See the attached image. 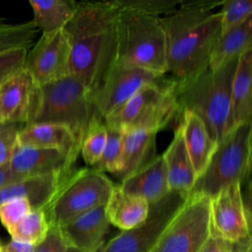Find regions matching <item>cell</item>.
Listing matches in <instances>:
<instances>
[{
    "label": "cell",
    "mask_w": 252,
    "mask_h": 252,
    "mask_svg": "<svg viewBox=\"0 0 252 252\" xmlns=\"http://www.w3.org/2000/svg\"><path fill=\"white\" fill-rule=\"evenodd\" d=\"M211 234V198L191 193L150 252H199Z\"/></svg>",
    "instance_id": "cell-9"
},
{
    "label": "cell",
    "mask_w": 252,
    "mask_h": 252,
    "mask_svg": "<svg viewBox=\"0 0 252 252\" xmlns=\"http://www.w3.org/2000/svg\"><path fill=\"white\" fill-rule=\"evenodd\" d=\"M149 203L140 197L126 194L114 184L105 205V216L110 224L128 230L141 224L148 217Z\"/></svg>",
    "instance_id": "cell-23"
},
{
    "label": "cell",
    "mask_w": 252,
    "mask_h": 252,
    "mask_svg": "<svg viewBox=\"0 0 252 252\" xmlns=\"http://www.w3.org/2000/svg\"><path fill=\"white\" fill-rule=\"evenodd\" d=\"M24 69L36 86L70 75V47L64 31L41 34L28 51Z\"/></svg>",
    "instance_id": "cell-12"
},
{
    "label": "cell",
    "mask_w": 252,
    "mask_h": 252,
    "mask_svg": "<svg viewBox=\"0 0 252 252\" xmlns=\"http://www.w3.org/2000/svg\"><path fill=\"white\" fill-rule=\"evenodd\" d=\"M49 223L43 210H32L10 231L12 239L29 242L33 245L39 243L46 235Z\"/></svg>",
    "instance_id": "cell-27"
},
{
    "label": "cell",
    "mask_w": 252,
    "mask_h": 252,
    "mask_svg": "<svg viewBox=\"0 0 252 252\" xmlns=\"http://www.w3.org/2000/svg\"><path fill=\"white\" fill-rule=\"evenodd\" d=\"M114 5L121 10H131L160 17L174 12L180 1L174 0H114Z\"/></svg>",
    "instance_id": "cell-32"
},
{
    "label": "cell",
    "mask_w": 252,
    "mask_h": 252,
    "mask_svg": "<svg viewBox=\"0 0 252 252\" xmlns=\"http://www.w3.org/2000/svg\"><path fill=\"white\" fill-rule=\"evenodd\" d=\"M0 252H4V245L0 241Z\"/></svg>",
    "instance_id": "cell-43"
},
{
    "label": "cell",
    "mask_w": 252,
    "mask_h": 252,
    "mask_svg": "<svg viewBox=\"0 0 252 252\" xmlns=\"http://www.w3.org/2000/svg\"><path fill=\"white\" fill-rule=\"evenodd\" d=\"M29 3L33 13L32 22L42 34L62 31L75 11L74 1L30 0Z\"/></svg>",
    "instance_id": "cell-26"
},
{
    "label": "cell",
    "mask_w": 252,
    "mask_h": 252,
    "mask_svg": "<svg viewBox=\"0 0 252 252\" xmlns=\"http://www.w3.org/2000/svg\"><path fill=\"white\" fill-rule=\"evenodd\" d=\"M67 252H81V251H79V250H77V249H75V248L70 247V248H69V250H68Z\"/></svg>",
    "instance_id": "cell-40"
},
{
    "label": "cell",
    "mask_w": 252,
    "mask_h": 252,
    "mask_svg": "<svg viewBox=\"0 0 252 252\" xmlns=\"http://www.w3.org/2000/svg\"><path fill=\"white\" fill-rule=\"evenodd\" d=\"M107 139V128L103 121L96 120L89 128L80 148V153L88 165L92 167L98 161Z\"/></svg>",
    "instance_id": "cell-29"
},
{
    "label": "cell",
    "mask_w": 252,
    "mask_h": 252,
    "mask_svg": "<svg viewBox=\"0 0 252 252\" xmlns=\"http://www.w3.org/2000/svg\"><path fill=\"white\" fill-rule=\"evenodd\" d=\"M96 120L100 119L95 115L90 93L78 79L69 75L37 86L33 108L27 124L64 125L72 131L81 148L89 128Z\"/></svg>",
    "instance_id": "cell-4"
},
{
    "label": "cell",
    "mask_w": 252,
    "mask_h": 252,
    "mask_svg": "<svg viewBox=\"0 0 252 252\" xmlns=\"http://www.w3.org/2000/svg\"><path fill=\"white\" fill-rule=\"evenodd\" d=\"M221 1H180L172 13L160 17L165 34L166 75L177 86L197 77L209 66L213 46L220 34Z\"/></svg>",
    "instance_id": "cell-2"
},
{
    "label": "cell",
    "mask_w": 252,
    "mask_h": 252,
    "mask_svg": "<svg viewBox=\"0 0 252 252\" xmlns=\"http://www.w3.org/2000/svg\"><path fill=\"white\" fill-rule=\"evenodd\" d=\"M33 248L34 245L32 243L11 239L4 246V252H32Z\"/></svg>",
    "instance_id": "cell-38"
},
{
    "label": "cell",
    "mask_w": 252,
    "mask_h": 252,
    "mask_svg": "<svg viewBox=\"0 0 252 252\" xmlns=\"http://www.w3.org/2000/svg\"><path fill=\"white\" fill-rule=\"evenodd\" d=\"M105 205L94 208L59 227L70 247L81 252H97L109 227Z\"/></svg>",
    "instance_id": "cell-17"
},
{
    "label": "cell",
    "mask_w": 252,
    "mask_h": 252,
    "mask_svg": "<svg viewBox=\"0 0 252 252\" xmlns=\"http://www.w3.org/2000/svg\"><path fill=\"white\" fill-rule=\"evenodd\" d=\"M29 49L19 48L0 55V86L14 74L24 69Z\"/></svg>",
    "instance_id": "cell-34"
},
{
    "label": "cell",
    "mask_w": 252,
    "mask_h": 252,
    "mask_svg": "<svg viewBox=\"0 0 252 252\" xmlns=\"http://www.w3.org/2000/svg\"><path fill=\"white\" fill-rule=\"evenodd\" d=\"M249 211L241 185L233 183L211 198L212 233L230 243L250 238Z\"/></svg>",
    "instance_id": "cell-13"
},
{
    "label": "cell",
    "mask_w": 252,
    "mask_h": 252,
    "mask_svg": "<svg viewBox=\"0 0 252 252\" xmlns=\"http://www.w3.org/2000/svg\"><path fill=\"white\" fill-rule=\"evenodd\" d=\"M16 181L15 178L12 176L10 170H9V166L8 164L1 167L0 168V187L5 185V184H8L10 182H14Z\"/></svg>",
    "instance_id": "cell-39"
},
{
    "label": "cell",
    "mask_w": 252,
    "mask_h": 252,
    "mask_svg": "<svg viewBox=\"0 0 252 252\" xmlns=\"http://www.w3.org/2000/svg\"><path fill=\"white\" fill-rule=\"evenodd\" d=\"M75 167L10 182L0 187V205L16 198H26L32 210H45Z\"/></svg>",
    "instance_id": "cell-15"
},
{
    "label": "cell",
    "mask_w": 252,
    "mask_h": 252,
    "mask_svg": "<svg viewBox=\"0 0 252 252\" xmlns=\"http://www.w3.org/2000/svg\"><path fill=\"white\" fill-rule=\"evenodd\" d=\"M220 16V33L234 29L248 19L252 18L251 0H225L221 1Z\"/></svg>",
    "instance_id": "cell-31"
},
{
    "label": "cell",
    "mask_w": 252,
    "mask_h": 252,
    "mask_svg": "<svg viewBox=\"0 0 252 252\" xmlns=\"http://www.w3.org/2000/svg\"><path fill=\"white\" fill-rule=\"evenodd\" d=\"M114 183L93 168H75L51 203L43 210L49 226H61L74 218L106 205Z\"/></svg>",
    "instance_id": "cell-8"
},
{
    "label": "cell",
    "mask_w": 252,
    "mask_h": 252,
    "mask_svg": "<svg viewBox=\"0 0 252 252\" xmlns=\"http://www.w3.org/2000/svg\"><path fill=\"white\" fill-rule=\"evenodd\" d=\"M37 32L38 30L32 21L21 24L6 23L0 26V55L14 49H29Z\"/></svg>",
    "instance_id": "cell-28"
},
{
    "label": "cell",
    "mask_w": 252,
    "mask_h": 252,
    "mask_svg": "<svg viewBox=\"0 0 252 252\" xmlns=\"http://www.w3.org/2000/svg\"><path fill=\"white\" fill-rule=\"evenodd\" d=\"M117 14L113 1L75 2L74 14L63 29L70 47V75L90 95L116 61Z\"/></svg>",
    "instance_id": "cell-1"
},
{
    "label": "cell",
    "mask_w": 252,
    "mask_h": 252,
    "mask_svg": "<svg viewBox=\"0 0 252 252\" xmlns=\"http://www.w3.org/2000/svg\"><path fill=\"white\" fill-rule=\"evenodd\" d=\"M157 131L146 129L124 132L119 168L113 175L122 181L150 162L157 156Z\"/></svg>",
    "instance_id": "cell-22"
},
{
    "label": "cell",
    "mask_w": 252,
    "mask_h": 252,
    "mask_svg": "<svg viewBox=\"0 0 252 252\" xmlns=\"http://www.w3.org/2000/svg\"><path fill=\"white\" fill-rule=\"evenodd\" d=\"M252 18L242 25L219 35L216 40L209 61V68L218 69L228 62L238 59L251 46Z\"/></svg>",
    "instance_id": "cell-25"
},
{
    "label": "cell",
    "mask_w": 252,
    "mask_h": 252,
    "mask_svg": "<svg viewBox=\"0 0 252 252\" xmlns=\"http://www.w3.org/2000/svg\"><path fill=\"white\" fill-rule=\"evenodd\" d=\"M126 194L145 199L149 204L164 197L168 192L165 163L161 155L124 178L118 184Z\"/></svg>",
    "instance_id": "cell-19"
},
{
    "label": "cell",
    "mask_w": 252,
    "mask_h": 252,
    "mask_svg": "<svg viewBox=\"0 0 252 252\" xmlns=\"http://www.w3.org/2000/svg\"><path fill=\"white\" fill-rule=\"evenodd\" d=\"M252 48L240 55L231 83V117L233 127L251 122Z\"/></svg>",
    "instance_id": "cell-24"
},
{
    "label": "cell",
    "mask_w": 252,
    "mask_h": 252,
    "mask_svg": "<svg viewBox=\"0 0 252 252\" xmlns=\"http://www.w3.org/2000/svg\"><path fill=\"white\" fill-rule=\"evenodd\" d=\"M238 59L212 70L209 67L188 83L177 86L180 113H196L212 139L220 143L234 128L231 117V83Z\"/></svg>",
    "instance_id": "cell-3"
},
{
    "label": "cell",
    "mask_w": 252,
    "mask_h": 252,
    "mask_svg": "<svg viewBox=\"0 0 252 252\" xmlns=\"http://www.w3.org/2000/svg\"><path fill=\"white\" fill-rule=\"evenodd\" d=\"M174 121L179 123L177 84L173 80L143 88L103 119L106 127L123 132L137 129L158 132Z\"/></svg>",
    "instance_id": "cell-6"
},
{
    "label": "cell",
    "mask_w": 252,
    "mask_h": 252,
    "mask_svg": "<svg viewBox=\"0 0 252 252\" xmlns=\"http://www.w3.org/2000/svg\"><path fill=\"white\" fill-rule=\"evenodd\" d=\"M251 122L237 125L218 144L191 193L212 198L227 185H242L248 181L251 166Z\"/></svg>",
    "instance_id": "cell-7"
},
{
    "label": "cell",
    "mask_w": 252,
    "mask_h": 252,
    "mask_svg": "<svg viewBox=\"0 0 252 252\" xmlns=\"http://www.w3.org/2000/svg\"><path fill=\"white\" fill-rule=\"evenodd\" d=\"M167 75H157L120 61L108 70L97 89L91 95L95 115L102 120L147 86L170 82Z\"/></svg>",
    "instance_id": "cell-10"
},
{
    "label": "cell",
    "mask_w": 252,
    "mask_h": 252,
    "mask_svg": "<svg viewBox=\"0 0 252 252\" xmlns=\"http://www.w3.org/2000/svg\"><path fill=\"white\" fill-rule=\"evenodd\" d=\"M37 86L22 69L0 86V110L4 123L26 125L31 117Z\"/></svg>",
    "instance_id": "cell-16"
},
{
    "label": "cell",
    "mask_w": 252,
    "mask_h": 252,
    "mask_svg": "<svg viewBox=\"0 0 252 252\" xmlns=\"http://www.w3.org/2000/svg\"><path fill=\"white\" fill-rule=\"evenodd\" d=\"M20 146L55 149L69 156L75 163L80 147L72 131L60 124L32 123L23 125L17 137Z\"/></svg>",
    "instance_id": "cell-18"
},
{
    "label": "cell",
    "mask_w": 252,
    "mask_h": 252,
    "mask_svg": "<svg viewBox=\"0 0 252 252\" xmlns=\"http://www.w3.org/2000/svg\"><path fill=\"white\" fill-rule=\"evenodd\" d=\"M31 203L26 198H16L0 205V221L8 232L31 211Z\"/></svg>",
    "instance_id": "cell-33"
},
{
    "label": "cell",
    "mask_w": 252,
    "mask_h": 252,
    "mask_svg": "<svg viewBox=\"0 0 252 252\" xmlns=\"http://www.w3.org/2000/svg\"><path fill=\"white\" fill-rule=\"evenodd\" d=\"M178 126L198 178L207 167L218 145L210 136L202 119L192 111L185 110L180 113Z\"/></svg>",
    "instance_id": "cell-20"
},
{
    "label": "cell",
    "mask_w": 252,
    "mask_h": 252,
    "mask_svg": "<svg viewBox=\"0 0 252 252\" xmlns=\"http://www.w3.org/2000/svg\"><path fill=\"white\" fill-rule=\"evenodd\" d=\"M8 124H9V123H4V124H1V125H0V132H1V131H2V130H3V129H4V128H5L7 125H8Z\"/></svg>",
    "instance_id": "cell-42"
},
{
    "label": "cell",
    "mask_w": 252,
    "mask_h": 252,
    "mask_svg": "<svg viewBox=\"0 0 252 252\" xmlns=\"http://www.w3.org/2000/svg\"><path fill=\"white\" fill-rule=\"evenodd\" d=\"M22 126L23 124L9 123L0 132V168L9 163L17 146V137Z\"/></svg>",
    "instance_id": "cell-35"
},
{
    "label": "cell",
    "mask_w": 252,
    "mask_h": 252,
    "mask_svg": "<svg viewBox=\"0 0 252 252\" xmlns=\"http://www.w3.org/2000/svg\"><path fill=\"white\" fill-rule=\"evenodd\" d=\"M69 243L61 233L59 227L49 226L45 237L36 245L32 252H67Z\"/></svg>",
    "instance_id": "cell-36"
},
{
    "label": "cell",
    "mask_w": 252,
    "mask_h": 252,
    "mask_svg": "<svg viewBox=\"0 0 252 252\" xmlns=\"http://www.w3.org/2000/svg\"><path fill=\"white\" fill-rule=\"evenodd\" d=\"M165 163L169 191L187 197L192 192L197 175L187 154L182 133L177 125L174 136L165 152L161 155Z\"/></svg>",
    "instance_id": "cell-21"
},
{
    "label": "cell",
    "mask_w": 252,
    "mask_h": 252,
    "mask_svg": "<svg viewBox=\"0 0 252 252\" xmlns=\"http://www.w3.org/2000/svg\"><path fill=\"white\" fill-rule=\"evenodd\" d=\"M187 197L169 191L158 201L149 204L148 217L141 224L122 230L103 244L97 252H150L163 228Z\"/></svg>",
    "instance_id": "cell-11"
},
{
    "label": "cell",
    "mask_w": 252,
    "mask_h": 252,
    "mask_svg": "<svg viewBox=\"0 0 252 252\" xmlns=\"http://www.w3.org/2000/svg\"><path fill=\"white\" fill-rule=\"evenodd\" d=\"M116 34L117 61L166 75L165 34L160 17L118 9Z\"/></svg>",
    "instance_id": "cell-5"
},
{
    "label": "cell",
    "mask_w": 252,
    "mask_h": 252,
    "mask_svg": "<svg viewBox=\"0 0 252 252\" xmlns=\"http://www.w3.org/2000/svg\"><path fill=\"white\" fill-rule=\"evenodd\" d=\"M107 128V139L104 150L98 161L92 167L99 172L114 174L118 168L122 153L124 132L119 129Z\"/></svg>",
    "instance_id": "cell-30"
},
{
    "label": "cell",
    "mask_w": 252,
    "mask_h": 252,
    "mask_svg": "<svg viewBox=\"0 0 252 252\" xmlns=\"http://www.w3.org/2000/svg\"><path fill=\"white\" fill-rule=\"evenodd\" d=\"M199 252H237V245L212 233Z\"/></svg>",
    "instance_id": "cell-37"
},
{
    "label": "cell",
    "mask_w": 252,
    "mask_h": 252,
    "mask_svg": "<svg viewBox=\"0 0 252 252\" xmlns=\"http://www.w3.org/2000/svg\"><path fill=\"white\" fill-rule=\"evenodd\" d=\"M4 24H6V20H5L4 18L0 17V26H2V25H4Z\"/></svg>",
    "instance_id": "cell-41"
},
{
    "label": "cell",
    "mask_w": 252,
    "mask_h": 252,
    "mask_svg": "<svg viewBox=\"0 0 252 252\" xmlns=\"http://www.w3.org/2000/svg\"><path fill=\"white\" fill-rule=\"evenodd\" d=\"M1 124H4V121H3L2 114H1V110H0V125H1Z\"/></svg>",
    "instance_id": "cell-44"
},
{
    "label": "cell",
    "mask_w": 252,
    "mask_h": 252,
    "mask_svg": "<svg viewBox=\"0 0 252 252\" xmlns=\"http://www.w3.org/2000/svg\"><path fill=\"white\" fill-rule=\"evenodd\" d=\"M9 170L16 181L74 167L69 156L59 150L20 146L17 143Z\"/></svg>",
    "instance_id": "cell-14"
}]
</instances>
